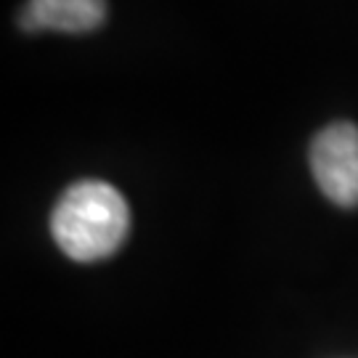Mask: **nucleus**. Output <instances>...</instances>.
I'll return each mask as SVG.
<instances>
[{"mask_svg":"<svg viewBox=\"0 0 358 358\" xmlns=\"http://www.w3.org/2000/svg\"><path fill=\"white\" fill-rule=\"evenodd\" d=\"M130 207L106 180H77L51 213V234L59 250L77 263L115 255L128 239Z\"/></svg>","mask_w":358,"mask_h":358,"instance_id":"nucleus-1","label":"nucleus"},{"mask_svg":"<svg viewBox=\"0 0 358 358\" xmlns=\"http://www.w3.org/2000/svg\"><path fill=\"white\" fill-rule=\"evenodd\" d=\"M310 170L321 194L337 207H358V128L332 122L310 143Z\"/></svg>","mask_w":358,"mask_h":358,"instance_id":"nucleus-2","label":"nucleus"},{"mask_svg":"<svg viewBox=\"0 0 358 358\" xmlns=\"http://www.w3.org/2000/svg\"><path fill=\"white\" fill-rule=\"evenodd\" d=\"M106 19V0H27L19 11V27L24 32L56 29L83 35L99 29Z\"/></svg>","mask_w":358,"mask_h":358,"instance_id":"nucleus-3","label":"nucleus"}]
</instances>
